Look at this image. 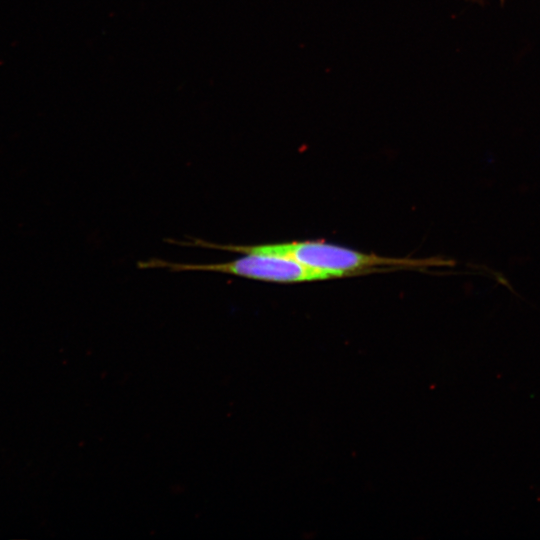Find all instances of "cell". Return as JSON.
<instances>
[{"label": "cell", "mask_w": 540, "mask_h": 540, "mask_svg": "<svg viewBox=\"0 0 540 540\" xmlns=\"http://www.w3.org/2000/svg\"><path fill=\"white\" fill-rule=\"evenodd\" d=\"M183 245L205 247L237 253H260L294 259L304 265L334 272L342 278L366 274L378 267L428 268L450 266L451 260L442 258H391L368 254L324 241H293L260 245L216 244L201 239L183 242Z\"/></svg>", "instance_id": "6da1fadb"}, {"label": "cell", "mask_w": 540, "mask_h": 540, "mask_svg": "<svg viewBox=\"0 0 540 540\" xmlns=\"http://www.w3.org/2000/svg\"><path fill=\"white\" fill-rule=\"evenodd\" d=\"M139 266L142 268H167L178 272H219L277 283H297L342 278L337 273L307 266L288 257L260 253H243L242 257L224 263L184 264L153 259L141 262Z\"/></svg>", "instance_id": "7a4b0ae2"}]
</instances>
